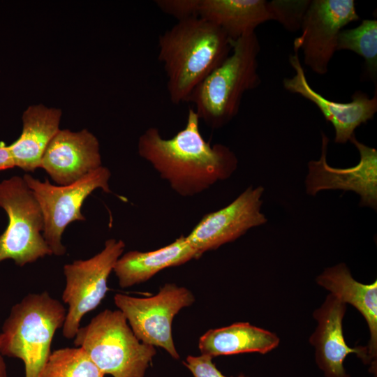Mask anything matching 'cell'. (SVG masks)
Returning <instances> with one entry per match:
<instances>
[{
    "mask_svg": "<svg viewBox=\"0 0 377 377\" xmlns=\"http://www.w3.org/2000/svg\"><path fill=\"white\" fill-rule=\"evenodd\" d=\"M199 122L191 108L184 128L171 138H163L157 128L150 127L138 142L140 156L182 197L202 193L229 178L237 167L236 155L229 147L211 145L203 138Z\"/></svg>",
    "mask_w": 377,
    "mask_h": 377,
    "instance_id": "1",
    "label": "cell"
},
{
    "mask_svg": "<svg viewBox=\"0 0 377 377\" xmlns=\"http://www.w3.org/2000/svg\"><path fill=\"white\" fill-rule=\"evenodd\" d=\"M170 101L187 102L192 91L230 54L232 43L219 27L200 17L178 21L158 36Z\"/></svg>",
    "mask_w": 377,
    "mask_h": 377,
    "instance_id": "2",
    "label": "cell"
},
{
    "mask_svg": "<svg viewBox=\"0 0 377 377\" xmlns=\"http://www.w3.org/2000/svg\"><path fill=\"white\" fill-rule=\"evenodd\" d=\"M229 56L191 94L187 102L200 120L212 128L229 123L238 113L244 93L258 87L260 45L256 32L231 41Z\"/></svg>",
    "mask_w": 377,
    "mask_h": 377,
    "instance_id": "3",
    "label": "cell"
},
{
    "mask_svg": "<svg viewBox=\"0 0 377 377\" xmlns=\"http://www.w3.org/2000/svg\"><path fill=\"white\" fill-rule=\"evenodd\" d=\"M66 312L62 303L47 291L29 294L12 306L2 325L1 352L22 361L25 377H39Z\"/></svg>",
    "mask_w": 377,
    "mask_h": 377,
    "instance_id": "4",
    "label": "cell"
},
{
    "mask_svg": "<svg viewBox=\"0 0 377 377\" xmlns=\"http://www.w3.org/2000/svg\"><path fill=\"white\" fill-rule=\"evenodd\" d=\"M73 343L112 377H145L156 354L154 346L136 337L119 309H105L95 316L79 328Z\"/></svg>",
    "mask_w": 377,
    "mask_h": 377,
    "instance_id": "5",
    "label": "cell"
},
{
    "mask_svg": "<svg viewBox=\"0 0 377 377\" xmlns=\"http://www.w3.org/2000/svg\"><path fill=\"white\" fill-rule=\"evenodd\" d=\"M0 208L8 219L0 235V263L10 259L23 267L52 255L43 236L41 209L23 177L15 175L0 182Z\"/></svg>",
    "mask_w": 377,
    "mask_h": 377,
    "instance_id": "6",
    "label": "cell"
},
{
    "mask_svg": "<svg viewBox=\"0 0 377 377\" xmlns=\"http://www.w3.org/2000/svg\"><path fill=\"white\" fill-rule=\"evenodd\" d=\"M108 168L101 166L78 181L66 186L52 184L47 179L41 182L29 174L23 176L33 191L42 211L44 220L43 236L52 252L61 256L66 252L61 235L66 227L75 221H85L81 212L84 200L96 189L110 193Z\"/></svg>",
    "mask_w": 377,
    "mask_h": 377,
    "instance_id": "7",
    "label": "cell"
},
{
    "mask_svg": "<svg viewBox=\"0 0 377 377\" xmlns=\"http://www.w3.org/2000/svg\"><path fill=\"white\" fill-rule=\"evenodd\" d=\"M124 249L122 240L109 239L103 250L93 257L64 266L66 286L61 297L68 305L62 327L64 337L74 339L83 316L96 309L105 297L108 277Z\"/></svg>",
    "mask_w": 377,
    "mask_h": 377,
    "instance_id": "8",
    "label": "cell"
},
{
    "mask_svg": "<svg viewBox=\"0 0 377 377\" xmlns=\"http://www.w3.org/2000/svg\"><path fill=\"white\" fill-rule=\"evenodd\" d=\"M195 302L188 288L165 283L149 297L116 294L114 302L126 318L136 337L142 343L163 348L174 359H179L175 346L172 325L175 316Z\"/></svg>",
    "mask_w": 377,
    "mask_h": 377,
    "instance_id": "9",
    "label": "cell"
},
{
    "mask_svg": "<svg viewBox=\"0 0 377 377\" xmlns=\"http://www.w3.org/2000/svg\"><path fill=\"white\" fill-rule=\"evenodd\" d=\"M360 20L353 0H313L304 15L294 51L303 53L304 64L325 75L337 50L338 36L347 24Z\"/></svg>",
    "mask_w": 377,
    "mask_h": 377,
    "instance_id": "10",
    "label": "cell"
},
{
    "mask_svg": "<svg viewBox=\"0 0 377 377\" xmlns=\"http://www.w3.org/2000/svg\"><path fill=\"white\" fill-rule=\"evenodd\" d=\"M263 191V186H249L225 207L205 214L186 236L188 244L202 256L265 223L260 211Z\"/></svg>",
    "mask_w": 377,
    "mask_h": 377,
    "instance_id": "11",
    "label": "cell"
},
{
    "mask_svg": "<svg viewBox=\"0 0 377 377\" xmlns=\"http://www.w3.org/2000/svg\"><path fill=\"white\" fill-rule=\"evenodd\" d=\"M357 149L360 160L348 168H333L326 160L329 139L322 133L321 156L308 164L306 179L308 194L315 195L327 189L353 191L360 195V205L376 209L377 206V151L358 141L355 134L350 140Z\"/></svg>",
    "mask_w": 377,
    "mask_h": 377,
    "instance_id": "12",
    "label": "cell"
},
{
    "mask_svg": "<svg viewBox=\"0 0 377 377\" xmlns=\"http://www.w3.org/2000/svg\"><path fill=\"white\" fill-rule=\"evenodd\" d=\"M289 56V62L295 71L291 77L284 78L283 85L286 90L299 94L313 103L321 112L326 121L334 128V142L344 144L355 134V130L361 124L371 119L377 112L376 89L373 97L362 91L353 94L351 101L338 103L327 99L316 91L309 84L298 54Z\"/></svg>",
    "mask_w": 377,
    "mask_h": 377,
    "instance_id": "13",
    "label": "cell"
},
{
    "mask_svg": "<svg viewBox=\"0 0 377 377\" xmlns=\"http://www.w3.org/2000/svg\"><path fill=\"white\" fill-rule=\"evenodd\" d=\"M346 309V304L330 293L313 312L317 326L309 342L315 348L316 364L325 377H350L343 367L344 360L350 353L364 364L369 363L367 346L350 348L346 342L343 320Z\"/></svg>",
    "mask_w": 377,
    "mask_h": 377,
    "instance_id": "14",
    "label": "cell"
},
{
    "mask_svg": "<svg viewBox=\"0 0 377 377\" xmlns=\"http://www.w3.org/2000/svg\"><path fill=\"white\" fill-rule=\"evenodd\" d=\"M102 166L99 142L87 129L59 130L47 146L40 162L59 186L73 184Z\"/></svg>",
    "mask_w": 377,
    "mask_h": 377,
    "instance_id": "15",
    "label": "cell"
},
{
    "mask_svg": "<svg viewBox=\"0 0 377 377\" xmlns=\"http://www.w3.org/2000/svg\"><path fill=\"white\" fill-rule=\"evenodd\" d=\"M318 286L345 304L354 306L365 319L369 331V371L377 374V281L365 284L356 281L344 263L327 267L316 277Z\"/></svg>",
    "mask_w": 377,
    "mask_h": 377,
    "instance_id": "16",
    "label": "cell"
},
{
    "mask_svg": "<svg viewBox=\"0 0 377 377\" xmlns=\"http://www.w3.org/2000/svg\"><path fill=\"white\" fill-rule=\"evenodd\" d=\"M201 256L181 235L173 242L151 251H130L116 262L113 272L121 288L145 282L160 271L179 266Z\"/></svg>",
    "mask_w": 377,
    "mask_h": 377,
    "instance_id": "17",
    "label": "cell"
},
{
    "mask_svg": "<svg viewBox=\"0 0 377 377\" xmlns=\"http://www.w3.org/2000/svg\"><path fill=\"white\" fill-rule=\"evenodd\" d=\"M61 111L43 105L29 106L22 115V131L8 145L15 167L34 172L40 167L42 157L59 129Z\"/></svg>",
    "mask_w": 377,
    "mask_h": 377,
    "instance_id": "18",
    "label": "cell"
},
{
    "mask_svg": "<svg viewBox=\"0 0 377 377\" xmlns=\"http://www.w3.org/2000/svg\"><path fill=\"white\" fill-rule=\"evenodd\" d=\"M198 17L219 27L231 41L272 20L265 0H200Z\"/></svg>",
    "mask_w": 377,
    "mask_h": 377,
    "instance_id": "19",
    "label": "cell"
},
{
    "mask_svg": "<svg viewBox=\"0 0 377 377\" xmlns=\"http://www.w3.org/2000/svg\"><path fill=\"white\" fill-rule=\"evenodd\" d=\"M279 343V337L272 332L249 323H235L207 331L200 337L198 348L202 355L214 358L246 353L265 354Z\"/></svg>",
    "mask_w": 377,
    "mask_h": 377,
    "instance_id": "20",
    "label": "cell"
},
{
    "mask_svg": "<svg viewBox=\"0 0 377 377\" xmlns=\"http://www.w3.org/2000/svg\"><path fill=\"white\" fill-rule=\"evenodd\" d=\"M39 377H105L80 347L63 348L51 353Z\"/></svg>",
    "mask_w": 377,
    "mask_h": 377,
    "instance_id": "21",
    "label": "cell"
},
{
    "mask_svg": "<svg viewBox=\"0 0 377 377\" xmlns=\"http://www.w3.org/2000/svg\"><path fill=\"white\" fill-rule=\"evenodd\" d=\"M337 50H350L364 59L367 76L376 81L377 73V20H363L359 26L342 29Z\"/></svg>",
    "mask_w": 377,
    "mask_h": 377,
    "instance_id": "22",
    "label": "cell"
},
{
    "mask_svg": "<svg viewBox=\"0 0 377 377\" xmlns=\"http://www.w3.org/2000/svg\"><path fill=\"white\" fill-rule=\"evenodd\" d=\"M311 1L274 0L268 1L272 20L279 22L288 31L301 29L304 15Z\"/></svg>",
    "mask_w": 377,
    "mask_h": 377,
    "instance_id": "23",
    "label": "cell"
},
{
    "mask_svg": "<svg viewBox=\"0 0 377 377\" xmlns=\"http://www.w3.org/2000/svg\"><path fill=\"white\" fill-rule=\"evenodd\" d=\"M154 2L162 12L177 22L198 17L200 0H156Z\"/></svg>",
    "mask_w": 377,
    "mask_h": 377,
    "instance_id": "24",
    "label": "cell"
},
{
    "mask_svg": "<svg viewBox=\"0 0 377 377\" xmlns=\"http://www.w3.org/2000/svg\"><path fill=\"white\" fill-rule=\"evenodd\" d=\"M212 357L200 355L198 356L188 355L184 364L191 371L193 377H228L223 375L216 367ZM237 377H249L243 374Z\"/></svg>",
    "mask_w": 377,
    "mask_h": 377,
    "instance_id": "25",
    "label": "cell"
},
{
    "mask_svg": "<svg viewBox=\"0 0 377 377\" xmlns=\"http://www.w3.org/2000/svg\"><path fill=\"white\" fill-rule=\"evenodd\" d=\"M15 167L14 161L8 146L0 144V171Z\"/></svg>",
    "mask_w": 377,
    "mask_h": 377,
    "instance_id": "26",
    "label": "cell"
},
{
    "mask_svg": "<svg viewBox=\"0 0 377 377\" xmlns=\"http://www.w3.org/2000/svg\"><path fill=\"white\" fill-rule=\"evenodd\" d=\"M2 337L0 333V377H8L6 365L4 360V356L1 352Z\"/></svg>",
    "mask_w": 377,
    "mask_h": 377,
    "instance_id": "27",
    "label": "cell"
}]
</instances>
